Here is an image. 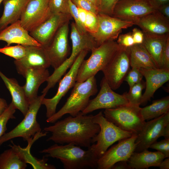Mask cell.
Wrapping results in <instances>:
<instances>
[{
    "label": "cell",
    "instance_id": "obj_52",
    "mask_svg": "<svg viewBox=\"0 0 169 169\" xmlns=\"http://www.w3.org/2000/svg\"><path fill=\"white\" fill-rule=\"evenodd\" d=\"M91 3L94 5L99 10L100 9V0H88Z\"/></svg>",
    "mask_w": 169,
    "mask_h": 169
},
{
    "label": "cell",
    "instance_id": "obj_23",
    "mask_svg": "<svg viewBox=\"0 0 169 169\" xmlns=\"http://www.w3.org/2000/svg\"><path fill=\"white\" fill-rule=\"evenodd\" d=\"M31 0H4L3 14L0 18V32L20 20L28 3Z\"/></svg>",
    "mask_w": 169,
    "mask_h": 169
},
{
    "label": "cell",
    "instance_id": "obj_34",
    "mask_svg": "<svg viewBox=\"0 0 169 169\" xmlns=\"http://www.w3.org/2000/svg\"><path fill=\"white\" fill-rule=\"evenodd\" d=\"M16 109L11 102L7 108L0 115V138L6 133L7 130V124L9 120L16 118L14 114Z\"/></svg>",
    "mask_w": 169,
    "mask_h": 169
},
{
    "label": "cell",
    "instance_id": "obj_35",
    "mask_svg": "<svg viewBox=\"0 0 169 169\" xmlns=\"http://www.w3.org/2000/svg\"><path fill=\"white\" fill-rule=\"evenodd\" d=\"M49 7L52 14H70L69 0H49Z\"/></svg>",
    "mask_w": 169,
    "mask_h": 169
},
{
    "label": "cell",
    "instance_id": "obj_25",
    "mask_svg": "<svg viewBox=\"0 0 169 169\" xmlns=\"http://www.w3.org/2000/svg\"><path fill=\"white\" fill-rule=\"evenodd\" d=\"M143 33L142 44L151 56L157 68L160 69L162 55L167 40L169 38V33L157 35Z\"/></svg>",
    "mask_w": 169,
    "mask_h": 169
},
{
    "label": "cell",
    "instance_id": "obj_4",
    "mask_svg": "<svg viewBox=\"0 0 169 169\" xmlns=\"http://www.w3.org/2000/svg\"><path fill=\"white\" fill-rule=\"evenodd\" d=\"M122 48L115 40H109L94 49L89 58L81 64L76 82H84L102 71Z\"/></svg>",
    "mask_w": 169,
    "mask_h": 169
},
{
    "label": "cell",
    "instance_id": "obj_33",
    "mask_svg": "<svg viewBox=\"0 0 169 169\" xmlns=\"http://www.w3.org/2000/svg\"><path fill=\"white\" fill-rule=\"evenodd\" d=\"M27 51L26 46L18 44L14 46H6L0 48V53L14 59H20L26 55Z\"/></svg>",
    "mask_w": 169,
    "mask_h": 169
},
{
    "label": "cell",
    "instance_id": "obj_16",
    "mask_svg": "<svg viewBox=\"0 0 169 169\" xmlns=\"http://www.w3.org/2000/svg\"><path fill=\"white\" fill-rule=\"evenodd\" d=\"M49 0H31L20 19L22 26L29 32L34 29L52 14L49 7Z\"/></svg>",
    "mask_w": 169,
    "mask_h": 169
},
{
    "label": "cell",
    "instance_id": "obj_20",
    "mask_svg": "<svg viewBox=\"0 0 169 169\" xmlns=\"http://www.w3.org/2000/svg\"><path fill=\"white\" fill-rule=\"evenodd\" d=\"M0 40L6 42L7 46L12 44L25 46H42L22 26L20 20L0 32Z\"/></svg>",
    "mask_w": 169,
    "mask_h": 169
},
{
    "label": "cell",
    "instance_id": "obj_31",
    "mask_svg": "<svg viewBox=\"0 0 169 169\" xmlns=\"http://www.w3.org/2000/svg\"><path fill=\"white\" fill-rule=\"evenodd\" d=\"M27 167V163L11 147L0 154V169H25Z\"/></svg>",
    "mask_w": 169,
    "mask_h": 169
},
{
    "label": "cell",
    "instance_id": "obj_13",
    "mask_svg": "<svg viewBox=\"0 0 169 169\" xmlns=\"http://www.w3.org/2000/svg\"><path fill=\"white\" fill-rule=\"evenodd\" d=\"M169 124V111L161 116L148 120L145 123L136 141L134 152H140L147 150L150 146L163 136L164 130Z\"/></svg>",
    "mask_w": 169,
    "mask_h": 169
},
{
    "label": "cell",
    "instance_id": "obj_5",
    "mask_svg": "<svg viewBox=\"0 0 169 169\" xmlns=\"http://www.w3.org/2000/svg\"><path fill=\"white\" fill-rule=\"evenodd\" d=\"M46 94H43L37 97L29 105L28 110L22 120L13 130L6 133L0 138V146L12 139L20 137L31 145L34 141L33 138L37 139L44 136L48 133H43L39 123L37 120V116L42 105L43 99Z\"/></svg>",
    "mask_w": 169,
    "mask_h": 169
},
{
    "label": "cell",
    "instance_id": "obj_9",
    "mask_svg": "<svg viewBox=\"0 0 169 169\" xmlns=\"http://www.w3.org/2000/svg\"><path fill=\"white\" fill-rule=\"evenodd\" d=\"M100 89L97 95L90 100L85 109L82 112L88 114L97 110L117 108L129 104L124 94L115 92L104 77L101 81Z\"/></svg>",
    "mask_w": 169,
    "mask_h": 169
},
{
    "label": "cell",
    "instance_id": "obj_37",
    "mask_svg": "<svg viewBox=\"0 0 169 169\" xmlns=\"http://www.w3.org/2000/svg\"><path fill=\"white\" fill-rule=\"evenodd\" d=\"M143 76L140 69L136 67H132L126 75L124 80L126 81L130 88L143 80Z\"/></svg>",
    "mask_w": 169,
    "mask_h": 169
},
{
    "label": "cell",
    "instance_id": "obj_44",
    "mask_svg": "<svg viewBox=\"0 0 169 169\" xmlns=\"http://www.w3.org/2000/svg\"><path fill=\"white\" fill-rule=\"evenodd\" d=\"M132 31V35L134 44H142L144 36L143 32L136 28H134Z\"/></svg>",
    "mask_w": 169,
    "mask_h": 169
},
{
    "label": "cell",
    "instance_id": "obj_43",
    "mask_svg": "<svg viewBox=\"0 0 169 169\" xmlns=\"http://www.w3.org/2000/svg\"><path fill=\"white\" fill-rule=\"evenodd\" d=\"M160 69L169 70V38L167 40L162 54Z\"/></svg>",
    "mask_w": 169,
    "mask_h": 169
},
{
    "label": "cell",
    "instance_id": "obj_26",
    "mask_svg": "<svg viewBox=\"0 0 169 169\" xmlns=\"http://www.w3.org/2000/svg\"><path fill=\"white\" fill-rule=\"evenodd\" d=\"M0 76L11 94L12 102L15 108L25 116L28 110L29 104L23 87L19 85L16 79L8 78L0 71Z\"/></svg>",
    "mask_w": 169,
    "mask_h": 169
},
{
    "label": "cell",
    "instance_id": "obj_42",
    "mask_svg": "<svg viewBox=\"0 0 169 169\" xmlns=\"http://www.w3.org/2000/svg\"><path fill=\"white\" fill-rule=\"evenodd\" d=\"M116 42L120 45L125 48H129L134 44L131 32L119 35Z\"/></svg>",
    "mask_w": 169,
    "mask_h": 169
},
{
    "label": "cell",
    "instance_id": "obj_19",
    "mask_svg": "<svg viewBox=\"0 0 169 169\" xmlns=\"http://www.w3.org/2000/svg\"><path fill=\"white\" fill-rule=\"evenodd\" d=\"M140 69L146 79V89L141 102V105H144L153 97L156 91L169 81V70L158 68Z\"/></svg>",
    "mask_w": 169,
    "mask_h": 169
},
{
    "label": "cell",
    "instance_id": "obj_40",
    "mask_svg": "<svg viewBox=\"0 0 169 169\" xmlns=\"http://www.w3.org/2000/svg\"><path fill=\"white\" fill-rule=\"evenodd\" d=\"M99 13L112 16L115 7L119 0H100Z\"/></svg>",
    "mask_w": 169,
    "mask_h": 169
},
{
    "label": "cell",
    "instance_id": "obj_30",
    "mask_svg": "<svg viewBox=\"0 0 169 169\" xmlns=\"http://www.w3.org/2000/svg\"><path fill=\"white\" fill-rule=\"evenodd\" d=\"M12 144L9 146L14 149L19 154L22 159L27 164H31L34 169H55V166L54 165L48 164L47 162L48 159L44 156L42 159H37L33 156L30 152V148L31 146L29 145L25 148H22L19 145L14 144L11 141Z\"/></svg>",
    "mask_w": 169,
    "mask_h": 169
},
{
    "label": "cell",
    "instance_id": "obj_18",
    "mask_svg": "<svg viewBox=\"0 0 169 169\" xmlns=\"http://www.w3.org/2000/svg\"><path fill=\"white\" fill-rule=\"evenodd\" d=\"M26 46L25 55L20 59L14 61L18 73L24 77L26 71L29 69H47L51 66L44 47L42 46Z\"/></svg>",
    "mask_w": 169,
    "mask_h": 169
},
{
    "label": "cell",
    "instance_id": "obj_39",
    "mask_svg": "<svg viewBox=\"0 0 169 169\" xmlns=\"http://www.w3.org/2000/svg\"><path fill=\"white\" fill-rule=\"evenodd\" d=\"M149 148L155 149L163 154L165 158L169 157V139H165L159 141L154 142Z\"/></svg>",
    "mask_w": 169,
    "mask_h": 169
},
{
    "label": "cell",
    "instance_id": "obj_29",
    "mask_svg": "<svg viewBox=\"0 0 169 169\" xmlns=\"http://www.w3.org/2000/svg\"><path fill=\"white\" fill-rule=\"evenodd\" d=\"M168 111L169 96L154 100L150 105L140 108L141 114L145 120L157 118Z\"/></svg>",
    "mask_w": 169,
    "mask_h": 169
},
{
    "label": "cell",
    "instance_id": "obj_12",
    "mask_svg": "<svg viewBox=\"0 0 169 169\" xmlns=\"http://www.w3.org/2000/svg\"><path fill=\"white\" fill-rule=\"evenodd\" d=\"M99 26L97 32L90 34L98 46L109 40L117 38L122 30L134 25L133 22L125 21L108 15L99 13Z\"/></svg>",
    "mask_w": 169,
    "mask_h": 169
},
{
    "label": "cell",
    "instance_id": "obj_7",
    "mask_svg": "<svg viewBox=\"0 0 169 169\" xmlns=\"http://www.w3.org/2000/svg\"><path fill=\"white\" fill-rule=\"evenodd\" d=\"M141 107L130 104L117 108L105 109V118L121 129L137 135L145 123L140 112Z\"/></svg>",
    "mask_w": 169,
    "mask_h": 169
},
{
    "label": "cell",
    "instance_id": "obj_53",
    "mask_svg": "<svg viewBox=\"0 0 169 169\" xmlns=\"http://www.w3.org/2000/svg\"><path fill=\"white\" fill-rule=\"evenodd\" d=\"M3 0H0V5L1 3H2V2H3Z\"/></svg>",
    "mask_w": 169,
    "mask_h": 169
},
{
    "label": "cell",
    "instance_id": "obj_11",
    "mask_svg": "<svg viewBox=\"0 0 169 169\" xmlns=\"http://www.w3.org/2000/svg\"><path fill=\"white\" fill-rule=\"evenodd\" d=\"M130 66L129 48L123 47L102 70L104 77L113 90H116L120 86Z\"/></svg>",
    "mask_w": 169,
    "mask_h": 169
},
{
    "label": "cell",
    "instance_id": "obj_47",
    "mask_svg": "<svg viewBox=\"0 0 169 169\" xmlns=\"http://www.w3.org/2000/svg\"><path fill=\"white\" fill-rule=\"evenodd\" d=\"M77 8L79 18L80 22L82 25L85 28L84 23L86 18L87 11L79 7H77Z\"/></svg>",
    "mask_w": 169,
    "mask_h": 169
},
{
    "label": "cell",
    "instance_id": "obj_1",
    "mask_svg": "<svg viewBox=\"0 0 169 169\" xmlns=\"http://www.w3.org/2000/svg\"><path fill=\"white\" fill-rule=\"evenodd\" d=\"M93 115L80 112L75 116L70 115L56 121L53 125L44 127V131L51 133L47 141L60 144H73L88 148L100 130L99 125L93 122Z\"/></svg>",
    "mask_w": 169,
    "mask_h": 169
},
{
    "label": "cell",
    "instance_id": "obj_27",
    "mask_svg": "<svg viewBox=\"0 0 169 169\" xmlns=\"http://www.w3.org/2000/svg\"><path fill=\"white\" fill-rule=\"evenodd\" d=\"M128 48L130 66L131 68H158L151 56L142 44H134Z\"/></svg>",
    "mask_w": 169,
    "mask_h": 169
},
{
    "label": "cell",
    "instance_id": "obj_14",
    "mask_svg": "<svg viewBox=\"0 0 169 169\" xmlns=\"http://www.w3.org/2000/svg\"><path fill=\"white\" fill-rule=\"evenodd\" d=\"M69 22L61 26L56 32L49 45L44 47L54 70L59 67L68 58Z\"/></svg>",
    "mask_w": 169,
    "mask_h": 169
},
{
    "label": "cell",
    "instance_id": "obj_22",
    "mask_svg": "<svg viewBox=\"0 0 169 169\" xmlns=\"http://www.w3.org/2000/svg\"><path fill=\"white\" fill-rule=\"evenodd\" d=\"M50 75L47 69H30L26 71L24 77L26 83L22 87L29 105L38 96L40 86L47 81Z\"/></svg>",
    "mask_w": 169,
    "mask_h": 169
},
{
    "label": "cell",
    "instance_id": "obj_21",
    "mask_svg": "<svg viewBox=\"0 0 169 169\" xmlns=\"http://www.w3.org/2000/svg\"><path fill=\"white\" fill-rule=\"evenodd\" d=\"M134 23L145 33L157 35L169 33V19L157 10L142 17Z\"/></svg>",
    "mask_w": 169,
    "mask_h": 169
},
{
    "label": "cell",
    "instance_id": "obj_38",
    "mask_svg": "<svg viewBox=\"0 0 169 169\" xmlns=\"http://www.w3.org/2000/svg\"><path fill=\"white\" fill-rule=\"evenodd\" d=\"M70 14L75 21L74 22L78 31L82 34L87 33L82 25L79 18L77 7L72 2L69 0Z\"/></svg>",
    "mask_w": 169,
    "mask_h": 169
},
{
    "label": "cell",
    "instance_id": "obj_28",
    "mask_svg": "<svg viewBox=\"0 0 169 169\" xmlns=\"http://www.w3.org/2000/svg\"><path fill=\"white\" fill-rule=\"evenodd\" d=\"M70 38L72 51L79 54L84 50L91 51L98 47L93 37L88 33L82 34L78 30L74 22L71 24Z\"/></svg>",
    "mask_w": 169,
    "mask_h": 169
},
{
    "label": "cell",
    "instance_id": "obj_6",
    "mask_svg": "<svg viewBox=\"0 0 169 169\" xmlns=\"http://www.w3.org/2000/svg\"><path fill=\"white\" fill-rule=\"evenodd\" d=\"M92 120L94 123L98 124L100 128L99 132L92 141L95 152L98 159L114 143L130 137L133 135L121 129L108 120L101 111L93 115Z\"/></svg>",
    "mask_w": 169,
    "mask_h": 169
},
{
    "label": "cell",
    "instance_id": "obj_2",
    "mask_svg": "<svg viewBox=\"0 0 169 169\" xmlns=\"http://www.w3.org/2000/svg\"><path fill=\"white\" fill-rule=\"evenodd\" d=\"M46 154L44 156L59 160L65 169L97 168L98 158L94 144L84 150L71 144L59 145L55 143L40 151Z\"/></svg>",
    "mask_w": 169,
    "mask_h": 169
},
{
    "label": "cell",
    "instance_id": "obj_10",
    "mask_svg": "<svg viewBox=\"0 0 169 169\" xmlns=\"http://www.w3.org/2000/svg\"><path fill=\"white\" fill-rule=\"evenodd\" d=\"M137 135L118 141V143L107 150L98 160L97 168L111 169L116 162L127 161L135 151Z\"/></svg>",
    "mask_w": 169,
    "mask_h": 169
},
{
    "label": "cell",
    "instance_id": "obj_49",
    "mask_svg": "<svg viewBox=\"0 0 169 169\" xmlns=\"http://www.w3.org/2000/svg\"><path fill=\"white\" fill-rule=\"evenodd\" d=\"M8 105L5 100L0 97V115L7 108Z\"/></svg>",
    "mask_w": 169,
    "mask_h": 169
},
{
    "label": "cell",
    "instance_id": "obj_45",
    "mask_svg": "<svg viewBox=\"0 0 169 169\" xmlns=\"http://www.w3.org/2000/svg\"><path fill=\"white\" fill-rule=\"evenodd\" d=\"M149 1L155 10H157L161 6L169 3V0H149Z\"/></svg>",
    "mask_w": 169,
    "mask_h": 169
},
{
    "label": "cell",
    "instance_id": "obj_36",
    "mask_svg": "<svg viewBox=\"0 0 169 169\" xmlns=\"http://www.w3.org/2000/svg\"><path fill=\"white\" fill-rule=\"evenodd\" d=\"M97 15L90 12H87L84 28L86 32L90 34L95 33L98 30L99 20Z\"/></svg>",
    "mask_w": 169,
    "mask_h": 169
},
{
    "label": "cell",
    "instance_id": "obj_41",
    "mask_svg": "<svg viewBox=\"0 0 169 169\" xmlns=\"http://www.w3.org/2000/svg\"><path fill=\"white\" fill-rule=\"evenodd\" d=\"M78 7L84 9L96 14L99 13L98 9L88 0H71Z\"/></svg>",
    "mask_w": 169,
    "mask_h": 169
},
{
    "label": "cell",
    "instance_id": "obj_24",
    "mask_svg": "<svg viewBox=\"0 0 169 169\" xmlns=\"http://www.w3.org/2000/svg\"><path fill=\"white\" fill-rule=\"evenodd\" d=\"M164 158V155L161 152L150 151L147 149L134 152L127 161L131 169H144L151 166L158 167Z\"/></svg>",
    "mask_w": 169,
    "mask_h": 169
},
{
    "label": "cell",
    "instance_id": "obj_46",
    "mask_svg": "<svg viewBox=\"0 0 169 169\" xmlns=\"http://www.w3.org/2000/svg\"><path fill=\"white\" fill-rule=\"evenodd\" d=\"M111 169H131L127 161H120L115 164Z\"/></svg>",
    "mask_w": 169,
    "mask_h": 169
},
{
    "label": "cell",
    "instance_id": "obj_50",
    "mask_svg": "<svg viewBox=\"0 0 169 169\" xmlns=\"http://www.w3.org/2000/svg\"><path fill=\"white\" fill-rule=\"evenodd\" d=\"M160 169H169V158H166L160 163L159 167Z\"/></svg>",
    "mask_w": 169,
    "mask_h": 169
},
{
    "label": "cell",
    "instance_id": "obj_8",
    "mask_svg": "<svg viewBox=\"0 0 169 169\" xmlns=\"http://www.w3.org/2000/svg\"><path fill=\"white\" fill-rule=\"evenodd\" d=\"M88 52L87 50H84L79 53L69 70L60 80L55 95L51 98L44 97L42 100L41 104L46 107L47 118L50 117L56 112L57 105L61 99L74 85L76 82L79 67Z\"/></svg>",
    "mask_w": 169,
    "mask_h": 169
},
{
    "label": "cell",
    "instance_id": "obj_3",
    "mask_svg": "<svg viewBox=\"0 0 169 169\" xmlns=\"http://www.w3.org/2000/svg\"><path fill=\"white\" fill-rule=\"evenodd\" d=\"M73 87L65 104L58 111L47 118V122L54 123L66 114L74 117L77 115L85 109L90 97L98 91L95 76L83 82H76Z\"/></svg>",
    "mask_w": 169,
    "mask_h": 169
},
{
    "label": "cell",
    "instance_id": "obj_48",
    "mask_svg": "<svg viewBox=\"0 0 169 169\" xmlns=\"http://www.w3.org/2000/svg\"><path fill=\"white\" fill-rule=\"evenodd\" d=\"M157 10L165 17L169 19V3L161 6Z\"/></svg>",
    "mask_w": 169,
    "mask_h": 169
},
{
    "label": "cell",
    "instance_id": "obj_17",
    "mask_svg": "<svg viewBox=\"0 0 169 169\" xmlns=\"http://www.w3.org/2000/svg\"><path fill=\"white\" fill-rule=\"evenodd\" d=\"M70 14H52L46 20L29 32L30 35L43 47L47 46L59 29L72 19Z\"/></svg>",
    "mask_w": 169,
    "mask_h": 169
},
{
    "label": "cell",
    "instance_id": "obj_51",
    "mask_svg": "<svg viewBox=\"0 0 169 169\" xmlns=\"http://www.w3.org/2000/svg\"><path fill=\"white\" fill-rule=\"evenodd\" d=\"M163 136L165 139H169V124L166 126L164 131Z\"/></svg>",
    "mask_w": 169,
    "mask_h": 169
},
{
    "label": "cell",
    "instance_id": "obj_32",
    "mask_svg": "<svg viewBox=\"0 0 169 169\" xmlns=\"http://www.w3.org/2000/svg\"><path fill=\"white\" fill-rule=\"evenodd\" d=\"M145 87V83L142 80L130 88L128 92L124 93L129 104L140 106L142 95V91Z\"/></svg>",
    "mask_w": 169,
    "mask_h": 169
},
{
    "label": "cell",
    "instance_id": "obj_15",
    "mask_svg": "<svg viewBox=\"0 0 169 169\" xmlns=\"http://www.w3.org/2000/svg\"><path fill=\"white\" fill-rule=\"evenodd\" d=\"M155 10L149 0H119L115 7L112 16L134 23Z\"/></svg>",
    "mask_w": 169,
    "mask_h": 169
}]
</instances>
